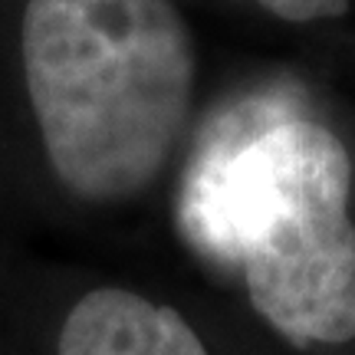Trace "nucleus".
<instances>
[{
	"instance_id": "nucleus-3",
	"label": "nucleus",
	"mask_w": 355,
	"mask_h": 355,
	"mask_svg": "<svg viewBox=\"0 0 355 355\" xmlns=\"http://www.w3.org/2000/svg\"><path fill=\"white\" fill-rule=\"evenodd\" d=\"M56 355H207V349L171 306L102 286L69 309Z\"/></svg>"
},
{
	"instance_id": "nucleus-1",
	"label": "nucleus",
	"mask_w": 355,
	"mask_h": 355,
	"mask_svg": "<svg viewBox=\"0 0 355 355\" xmlns=\"http://www.w3.org/2000/svg\"><path fill=\"white\" fill-rule=\"evenodd\" d=\"M352 162L336 132L279 99L211 128L181 188L194 250L237 266L260 316L290 343L355 339Z\"/></svg>"
},
{
	"instance_id": "nucleus-2",
	"label": "nucleus",
	"mask_w": 355,
	"mask_h": 355,
	"mask_svg": "<svg viewBox=\"0 0 355 355\" xmlns=\"http://www.w3.org/2000/svg\"><path fill=\"white\" fill-rule=\"evenodd\" d=\"M24 76L53 171L86 201L152 184L184 132L194 43L171 0H26Z\"/></svg>"
},
{
	"instance_id": "nucleus-4",
	"label": "nucleus",
	"mask_w": 355,
	"mask_h": 355,
	"mask_svg": "<svg viewBox=\"0 0 355 355\" xmlns=\"http://www.w3.org/2000/svg\"><path fill=\"white\" fill-rule=\"evenodd\" d=\"M263 10L290 24H309V20H329L349 10V0H254Z\"/></svg>"
}]
</instances>
